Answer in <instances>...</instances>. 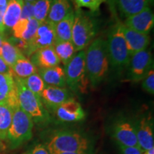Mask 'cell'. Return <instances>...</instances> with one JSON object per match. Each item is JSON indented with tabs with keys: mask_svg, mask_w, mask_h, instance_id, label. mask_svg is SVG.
Returning <instances> with one entry per match:
<instances>
[{
	"mask_svg": "<svg viewBox=\"0 0 154 154\" xmlns=\"http://www.w3.org/2000/svg\"><path fill=\"white\" fill-rule=\"evenodd\" d=\"M86 68L89 85L93 88L106 79L110 66L106 38L97 37L86 48Z\"/></svg>",
	"mask_w": 154,
	"mask_h": 154,
	"instance_id": "1",
	"label": "cell"
},
{
	"mask_svg": "<svg viewBox=\"0 0 154 154\" xmlns=\"http://www.w3.org/2000/svg\"><path fill=\"white\" fill-rule=\"evenodd\" d=\"M123 22L116 18V21L109 28L106 41L109 66L116 74H121L126 70L131 59L127 49L122 29Z\"/></svg>",
	"mask_w": 154,
	"mask_h": 154,
	"instance_id": "2",
	"label": "cell"
},
{
	"mask_svg": "<svg viewBox=\"0 0 154 154\" xmlns=\"http://www.w3.org/2000/svg\"><path fill=\"white\" fill-rule=\"evenodd\" d=\"M99 26L94 13L82 9H74L72 42L76 52L86 49L98 33Z\"/></svg>",
	"mask_w": 154,
	"mask_h": 154,
	"instance_id": "3",
	"label": "cell"
},
{
	"mask_svg": "<svg viewBox=\"0 0 154 154\" xmlns=\"http://www.w3.org/2000/svg\"><path fill=\"white\" fill-rule=\"evenodd\" d=\"M16 85L17 99L21 109L30 116L34 123L45 126L51 121L49 113L41 101V99L29 91L21 79L14 76Z\"/></svg>",
	"mask_w": 154,
	"mask_h": 154,
	"instance_id": "4",
	"label": "cell"
},
{
	"mask_svg": "<svg viewBox=\"0 0 154 154\" xmlns=\"http://www.w3.org/2000/svg\"><path fill=\"white\" fill-rule=\"evenodd\" d=\"M49 154L62 152H88L91 142L87 137L74 131L55 132L47 144Z\"/></svg>",
	"mask_w": 154,
	"mask_h": 154,
	"instance_id": "5",
	"label": "cell"
},
{
	"mask_svg": "<svg viewBox=\"0 0 154 154\" xmlns=\"http://www.w3.org/2000/svg\"><path fill=\"white\" fill-rule=\"evenodd\" d=\"M63 69L69 89L75 93H85L89 85L86 68V49L78 51Z\"/></svg>",
	"mask_w": 154,
	"mask_h": 154,
	"instance_id": "6",
	"label": "cell"
},
{
	"mask_svg": "<svg viewBox=\"0 0 154 154\" xmlns=\"http://www.w3.org/2000/svg\"><path fill=\"white\" fill-rule=\"evenodd\" d=\"M33 127L34 121L29 115L20 106L14 109L7 138L11 149H17L29 140L33 135Z\"/></svg>",
	"mask_w": 154,
	"mask_h": 154,
	"instance_id": "7",
	"label": "cell"
},
{
	"mask_svg": "<svg viewBox=\"0 0 154 154\" xmlns=\"http://www.w3.org/2000/svg\"><path fill=\"white\" fill-rule=\"evenodd\" d=\"M153 67V55L148 49L134 54L127 66L126 79L131 82H139Z\"/></svg>",
	"mask_w": 154,
	"mask_h": 154,
	"instance_id": "8",
	"label": "cell"
},
{
	"mask_svg": "<svg viewBox=\"0 0 154 154\" xmlns=\"http://www.w3.org/2000/svg\"><path fill=\"white\" fill-rule=\"evenodd\" d=\"M111 136L119 146L138 147L134 121L125 116L117 118L111 126Z\"/></svg>",
	"mask_w": 154,
	"mask_h": 154,
	"instance_id": "9",
	"label": "cell"
},
{
	"mask_svg": "<svg viewBox=\"0 0 154 154\" xmlns=\"http://www.w3.org/2000/svg\"><path fill=\"white\" fill-rule=\"evenodd\" d=\"M56 42L55 24L48 20L40 23L39 26L24 49L25 54L31 57L38 49L53 46Z\"/></svg>",
	"mask_w": 154,
	"mask_h": 154,
	"instance_id": "10",
	"label": "cell"
},
{
	"mask_svg": "<svg viewBox=\"0 0 154 154\" xmlns=\"http://www.w3.org/2000/svg\"><path fill=\"white\" fill-rule=\"evenodd\" d=\"M138 146L145 152L154 148L153 119L151 114H144L134 121Z\"/></svg>",
	"mask_w": 154,
	"mask_h": 154,
	"instance_id": "11",
	"label": "cell"
},
{
	"mask_svg": "<svg viewBox=\"0 0 154 154\" xmlns=\"http://www.w3.org/2000/svg\"><path fill=\"white\" fill-rule=\"evenodd\" d=\"M123 24L139 33L149 34L154 24L153 11L150 7H147L137 14L126 17Z\"/></svg>",
	"mask_w": 154,
	"mask_h": 154,
	"instance_id": "12",
	"label": "cell"
},
{
	"mask_svg": "<svg viewBox=\"0 0 154 154\" xmlns=\"http://www.w3.org/2000/svg\"><path fill=\"white\" fill-rule=\"evenodd\" d=\"M70 98V93L66 88L51 86H46L40 96L44 106L51 112H54L59 106Z\"/></svg>",
	"mask_w": 154,
	"mask_h": 154,
	"instance_id": "13",
	"label": "cell"
},
{
	"mask_svg": "<svg viewBox=\"0 0 154 154\" xmlns=\"http://www.w3.org/2000/svg\"><path fill=\"white\" fill-rule=\"evenodd\" d=\"M54 113L63 122H77L82 121L86 116L81 103L72 97L59 106Z\"/></svg>",
	"mask_w": 154,
	"mask_h": 154,
	"instance_id": "14",
	"label": "cell"
},
{
	"mask_svg": "<svg viewBox=\"0 0 154 154\" xmlns=\"http://www.w3.org/2000/svg\"><path fill=\"white\" fill-rule=\"evenodd\" d=\"M0 103L8 105L12 110L19 106L12 72L0 74Z\"/></svg>",
	"mask_w": 154,
	"mask_h": 154,
	"instance_id": "15",
	"label": "cell"
},
{
	"mask_svg": "<svg viewBox=\"0 0 154 154\" xmlns=\"http://www.w3.org/2000/svg\"><path fill=\"white\" fill-rule=\"evenodd\" d=\"M122 29L127 49L131 57L134 54L146 49L149 46L151 42L149 34L139 33L124 26V24Z\"/></svg>",
	"mask_w": 154,
	"mask_h": 154,
	"instance_id": "16",
	"label": "cell"
},
{
	"mask_svg": "<svg viewBox=\"0 0 154 154\" xmlns=\"http://www.w3.org/2000/svg\"><path fill=\"white\" fill-rule=\"evenodd\" d=\"M39 24L40 23L34 18L19 19L11 29L13 36L16 39L21 40L27 44L35 34Z\"/></svg>",
	"mask_w": 154,
	"mask_h": 154,
	"instance_id": "17",
	"label": "cell"
},
{
	"mask_svg": "<svg viewBox=\"0 0 154 154\" xmlns=\"http://www.w3.org/2000/svg\"><path fill=\"white\" fill-rule=\"evenodd\" d=\"M30 57V61L38 69L51 68L60 64L53 46L38 49Z\"/></svg>",
	"mask_w": 154,
	"mask_h": 154,
	"instance_id": "18",
	"label": "cell"
},
{
	"mask_svg": "<svg viewBox=\"0 0 154 154\" xmlns=\"http://www.w3.org/2000/svg\"><path fill=\"white\" fill-rule=\"evenodd\" d=\"M38 74L47 86L66 88L64 69L59 65L51 68L38 69Z\"/></svg>",
	"mask_w": 154,
	"mask_h": 154,
	"instance_id": "19",
	"label": "cell"
},
{
	"mask_svg": "<svg viewBox=\"0 0 154 154\" xmlns=\"http://www.w3.org/2000/svg\"><path fill=\"white\" fill-rule=\"evenodd\" d=\"M71 0H52L47 20L54 24L60 22L74 9Z\"/></svg>",
	"mask_w": 154,
	"mask_h": 154,
	"instance_id": "20",
	"label": "cell"
},
{
	"mask_svg": "<svg viewBox=\"0 0 154 154\" xmlns=\"http://www.w3.org/2000/svg\"><path fill=\"white\" fill-rule=\"evenodd\" d=\"M121 15L125 19L150 7L147 0H113Z\"/></svg>",
	"mask_w": 154,
	"mask_h": 154,
	"instance_id": "21",
	"label": "cell"
},
{
	"mask_svg": "<svg viewBox=\"0 0 154 154\" xmlns=\"http://www.w3.org/2000/svg\"><path fill=\"white\" fill-rule=\"evenodd\" d=\"M24 2L23 0H8L4 15L5 29H12L20 18Z\"/></svg>",
	"mask_w": 154,
	"mask_h": 154,
	"instance_id": "22",
	"label": "cell"
},
{
	"mask_svg": "<svg viewBox=\"0 0 154 154\" xmlns=\"http://www.w3.org/2000/svg\"><path fill=\"white\" fill-rule=\"evenodd\" d=\"M74 21V9H73L64 18L55 24L56 40L57 41H72Z\"/></svg>",
	"mask_w": 154,
	"mask_h": 154,
	"instance_id": "23",
	"label": "cell"
},
{
	"mask_svg": "<svg viewBox=\"0 0 154 154\" xmlns=\"http://www.w3.org/2000/svg\"><path fill=\"white\" fill-rule=\"evenodd\" d=\"M11 69L13 76L21 79H24L38 72V69L34 66L30 59L24 55L19 58L16 63L11 67Z\"/></svg>",
	"mask_w": 154,
	"mask_h": 154,
	"instance_id": "24",
	"label": "cell"
},
{
	"mask_svg": "<svg viewBox=\"0 0 154 154\" xmlns=\"http://www.w3.org/2000/svg\"><path fill=\"white\" fill-rule=\"evenodd\" d=\"M53 47L59 61L63 66H66L77 53L72 41L56 40Z\"/></svg>",
	"mask_w": 154,
	"mask_h": 154,
	"instance_id": "25",
	"label": "cell"
},
{
	"mask_svg": "<svg viewBox=\"0 0 154 154\" xmlns=\"http://www.w3.org/2000/svg\"><path fill=\"white\" fill-rule=\"evenodd\" d=\"M22 55H24L22 51L12 42L6 38L4 39L0 49V57L10 68Z\"/></svg>",
	"mask_w": 154,
	"mask_h": 154,
	"instance_id": "26",
	"label": "cell"
},
{
	"mask_svg": "<svg viewBox=\"0 0 154 154\" xmlns=\"http://www.w3.org/2000/svg\"><path fill=\"white\" fill-rule=\"evenodd\" d=\"M13 110L8 105L0 103V140H7L12 119Z\"/></svg>",
	"mask_w": 154,
	"mask_h": 154,
	"instance_id": "27",
	"label": "cell"
},
{
	"mask_svg": "<svg viewBox=\"0 0 154 154\" xmlns=\"http://www.w3.org/2000/svg\"><path fill=\"white\" fill-rule=\"evenodd\" d=\"M22 81L26 88L39 98L44 88L47 86L38 72L31 75L24 79H22Z\"/></svg>",
	"mask_w": 154,
	"mask_h": 154,
	"instance_id": "28",
	"label": "cell"
},
{
	"mask_svg": "<svg viewBox=\"0 0 154 154\" xmlns=\"http://www.w3.org/2000/svg\"><path fill=\"white\" fill-rule=\"evenodd\" d=\"M52 0H36L34 5L33 17L39 23L47 20Z\"/></svg>",
	"mask_w": 154,
	"mask_h": 154,
	"instance_id": "29",
	"label": "cell"
},
{
	"mask_svg": "<svg viewBox=\"0 0 154 154\" xmlns=\"http://www.w3.org/2000/svg\"><path fill=\"white\" fill-rule=\"evenodd\" d=\"M107 0H73L75 9L86 8L92 13L99 11L101 5Z\"/></svg>",
	"mask_w": 154,
	"mask_h": 154,
	"instance_id": "30",
	"label": "cell"
},
{
	"mask_svg": "<svg viewBox=\"0 0 154 154\" xmlns=\"http://www.w3.org/2000/svg\"><path fill=\"white\" fill-rule=\"evenodd\" d=\"M142 87L151 95L154 94V67H152L147 75L142 80Z\"/></svg>",
	"mask_w": 154,
	"mask_h": 154,
	"instance_id": "31",
	"label": "cell"
},
{
	"mask_svg": "<svg viewBox=\"0 0 154 154\" xmlns=\"http://www.w3.org/2000/svg\"><path fill=\"white\" fill-rule=\"evenodd\" d=\"M34 5L33 3L24 2L23 5L22 14H21L20 18L22 19H27L34 18Z\"/></svg>",
	"mask_w": 154,
	"mask_h": 154,
	"instance_id": "32",
	"label": "cell"
},
{
	"mask_svg": "<svg viewBox=\"0 0 154 154\" xmlns=\"http://www.w3.org/2000/svg\"><path fill=\"white\" fill-rule=\"evenodd\" d=\"M121 154H142L141 151L138 147H128V146H119Z\"/></svg>",
	"mask_w": 154,
	"mask_h": 154,
	"instance_id": "33",
	"label": "cell"
},
{
	"mask_svg": "<svg viewBox=\"0 0 154 154\" xmlns=\"http://www.w3.org/2000/svg\"><path fill=\"white\" fill-rule=\"evenodd\" d=\"M30 154H49V153L45 146L42 144H38L32 149Z\"/></svg>",
	"mask_w": 154,
	"mask_h": 154,
	"instance_id": "34",
	"label": "cell"
},
{
	"mask_svg": "<svg viewBox=\"0 0 154 154\" xmlns=\"http://www.w3.org/2000/svg\"><path fill=\"white\" fill-rule=\"evenodd\" d=\"M6 8L0 7V33L2 34H5L6 30L5 24H4V15H5Z\"/></svg>",
	"mask_w": 154,
	"mask_h": 154,
	"instance_id": "35",
	"label": "cell"
},
{
	"mask_svg": "<svg viewBox=\"0 0 154 154\" xmlns=\"http://www.w3.org/2000/svg\"><path fill=\"white\" fill-rule=\"evenodd\" d=\"M11 69L8 65L6 63L3 59L0 57V74H7V73H11Z\"/></svg>",
	"mask_w": 154,
	"mask_h": 154,
	"instance_id": "36",
	"label": "cell"
},
{
	"mask_svg": "<svg viewBox=\"0 0 154 154\" xmlns=\"http://www.w3.org/2000/svg\"><path fill=\"white\" fill-rule=\"evenodd\" d=\"M53 154H90L89 152H62Z\"/></svg>",
	"mask_w": 154,
	"mask_h": 154,
	"instance_id": "37",
	"label": "cell"
},
{
	"mask_svg": "<svg viewBox=\"0 0 154 154\" xmlns=\"http://www.w3.org/2000/svg\"><path fill=\"white\" fill-rule=\"evenodd\" d=\"M7 2H8V0H0V7L6 8L7 5Z\"/></svg>",
	"mask_w": 154,
	"mask_h": 154,
	"instance_id": "38",
	"label": "cell"
},
{
	"mask_svg": "<svg viewBox=\"0 0 154 154\" xmlns=\"http://www.w3.org/2000/svg\"><path fill=\"white\" fill-rule=\"evenodd\" d=\"M142 154H154V148L151 149H149L148 150V151H146L145 152H143Z\"/></svg>",
	"mask_w": 154,
	"mask_h": 154,
	"instance_id": "39",
	"label": "cell"
},
{
	"mask_svg": "<svg viewBox=\"0 0 154 154\" xmlns=\"http://www.w3.org/2000/svg\"><path fill=\"white\" fill-rule=\"evenodd\" d=\"M4 39H5L4 35H3V34H2L1 33H0V49H1L2 44V42L4 41Z\"/></svg>",
	"mask_w": 154,
	"mask_h": 154,
	"instance_id": "40",
	"label": "cell"
},
{
	"mask_svg": "<svg viewBox=\"0 0 154 154\" xmlns=\"http://www.w3.org/2000/svg\"><path fill=\"white\" fill-rule=\"evenodd\" d=\"M4 149H5V146H4L2 141H1V140H0V151H2Z\"/></svg>",
	"mask_w": 154,
	"mask_h": 154,
	"instance_id": "41",
	"label": "cell"
},
{
	"mask_svg": "<svg viewBox=\"0 0 154 154\" xmlns=\"http://www.w3.org/2000/svg\"><path fill=\"white\" fill-rule=\"evenodd\" d=\"M36 0H23L24 2H29V3H34L35 2Z\"/></svg>",
	"mask_w": 154,
	"mask_h": 154,
	"instance_id": "42",
	"label": "cell"
},
{
	"mask_svg": "<svg viewBox=\"0 0 154 154\" xmlns=\"http://www.w3.org/2000/svg\"><path fill=\"white\" fill-rule=\"evenodd\" d=\"M148 3H149V6L150 5H153V3H154V0H147Z\"/></svg>",
	"mask_w": 154,
	"mask_h": 154,
	"instance_id": "43",
	"label": "cell"
},
{
	"mask_svg": "<svg viewBox=\"0 0 154 154\" xmlns=\"http://www.w3.org/2000/svg\"><path fill=\"white\" fill-rule=\"evenodd\" d=\"M71 1H72V2H73V0H71Z\"/></svg>",
	"mask_w": 154,
	"mask_h": 154,
	"instance_id": "44",
	"label": "cell"
}]
</instances>
